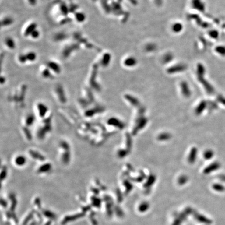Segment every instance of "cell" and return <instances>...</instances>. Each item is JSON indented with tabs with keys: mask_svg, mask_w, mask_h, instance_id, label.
Segmentation results:
<instances>
[{
	"mask_svg": "<svg viewBox=\"0 0 225 225\" xmlns=\"http://www.w3.org/2000/svg\"><path fill=\"white\" fill-rule=\"evenodd\" d=\"M218 166H217V164H213V165H212L211 166H209L208 168H207V169H206V170H205V171H207V173H209V172H210V171H212L213 170H214V169H216V168H218Z\"/></svg>",
	"mask_w": 225,
	"mask_h": 225,
	"instance_id": "8fae6325",
	"label": "cell"
},
{
	"mask_svg": "<svg viewBox=\"0 0 225 225\" xmlns=\"http://www.w3.org/2000/svg\"><path fill=\"white\" fill-rule=\"evenodd\" d=\"M85 15L84 14L79 12L76 14V19L78 22H83L85 19Z\"/></svg>",
	"mask_w": 225,
	"mask_h": 225,
	"instance_id": "52a82bcc",
	"label": "cell"
},
{
	"mask_svg": "<svg viewBox=\"0 0 225 225\" xmlns=\"http://www.w3.org/2000/svg\"><path fill=\"white\" fill-rule=\"evenodd\" d=\"M18 60L21 63H25L27 61L26 55H20V56H19V58H18Z\"/></svg>",
	"mask_w": 225,
	"mask_h": 225,
	"instance_id": "7c38bea8",
	"label": "cell"
},
{
	"mask_svg": "<svg viewBox=\"0 0 225 225\" xmlns=\"http://www.w3.org/2000/svg\"><path fill=\"white\" fill-rule=\"evenodd\" d=\"M37 25L36 23H31L30 25L28 26L27 27V28L26 29L24 33V34L25 36H30V34L34 31L35 30H36Z\"/></svg>",
	"mask_w": 225,
	"mask_h": 225,
	"instance_id": "3957f363",
	"label": "cell"
},
{
	"mask_svg": "<svg viewBox=\"0 0 225 225\" xmlns=\"http://www.w3.org/2000/svg\"><path fill=\"white\" fill-rule=\"evenodd\" d=\"M196 149H195V148L193 149L191 151V152L190 153V155L189 156V162L192 163L194 162H195V157H196Z\"/></svg>",
	"mask_w": 225,
	"mask_h": 225,
	"instance_id": "8992f818",
	"label": "cell"
},
{
	"mask_svg": "<svg viewBox=\"0 0 225 225\" xmlns=\"http://www.w3.org/2000/svg\"><path fill=\"white\" fill-rule=\"evenodd\" d=\"M28 1L32 5H34V4L36 3V0H28Z\"/></svg>",
	"mask_w": 225,
	"mask_h": 225,
	"instance_id": "9a60e30c",
	"label": "cell"
},
{
	"mask_svg": "<svg viewBox=\"0 0 225 225\" xmlns=\"http://www.w3.org/2000/svg\"><path fill=\"white\" fill-rule=\"evenodd\" d=\"M26 58H27V61H29L30 62L34 61L36 60L37 55L36 53L33 52H30L28 53L26 55Z\"/></svg>",
	"mask_w": 225,
	"mask_h": 225,
	"instance_id": "5b68a950",
	"label": "cell"
},
{
	"mask_svg": "<svg viewBox=\"0 0 225 225\" xmlns=\"http://www.w3.org/2000/svg\"><path fill=\"white\" fill-rule=\"evenodd\" d=\"M40 36V33L39 32V31L37 30H35L31 34H30V36L33 38V39H37Z\"/></svg>",
	"mask_w": 225,
	"mask_h": 225,
	"instance_id": "9c48e42d",
	"label": "cell"
},
{
	"mask_svg": "<svg viewBox=\"0 0 225 225\" xmlns=\"http://www.w3.org/2000/svg\"><path fill=\"white\" fill-rule=\"evenodd\" d=\"M6 45L9 49H14L15 47V43L14 41L11 38H7L5 40Z\"/></svg>",
	"mask_w": 225,
	"mask_h": 225,
	"instance_id": "277c9868",
	"label": "cell"
},
{
	"mask_svg": "<svg viewBox=\"0 0 225 225\" xmlns=\"http://www.w3.org/2000/svg\"><path fill=\"white\" fill-rule=\"evenodd\" d=\"M212 154V152L211 151H209L205 152L204 156H205V158L206 159H210L211 157L213 155Z\"/></svg>",
	"mask_w": 225,
	"mask_h": 225,
	"instance_id": "4fadbf2b",
	"label": "cell"
},
{
	"mask_svg": "<svg viewBox=\"0 0 225 225\" xmlns=\"http://www.w3.org/2000/svg\"><path fill=\"white\" fill-rule=\"evenodd\" d=\"M14 162L15 164L17 166H23L26 164V160L23 155H18L15 157Z\"/></svg>",
	"mask_w": 225,
	"mask_h": 225,
	"instance_id": "6da1fadb",
	"label": "cell"
},
{
	"mask_svg": "<svg viewBox=\"0 0 225 225\" xmlns=\"http://www.w3.org/2000/svg\"><path fill=\"white\" fill-rule=\"evenodd\" d=\"M47 65L51 69L53 70V72L56 74H59L61 72V68H60V66L55 62H50L47 64Z\"/></svg>",
	"mask_w": 225,
	"mask_h": 225,
	"instance_id": "7a4b0ae2",
	"label": "cell"
},
{
	"mask_svg": "<svg viewBox=\"0 0 225 225\" xmlns=\"http://www.w3.org/2000/svg\"><path fill=\"white\" fill-rule=\"evenodd\" d=\"M13 23V20L10 18H6L1 22L2 26H9Z\"/></svg>",
	"mask_w": 225,
	"mask_h": 225,
	"instance_id": "ba28073f",
	"label": "cell"
},
{
	"mask_svg": "<svg viewBox=\"0 0 225 225\" xmlns=\"http://www.w3.org/2000/svg\"><path fill=\"white\" fill-rule=\"evenodd\" d=\"M169 137H170V135H169V134L164 133V134H162V135H160L159 139L160 140H167V139H169Z\"/></svg>",
	"mask_w": 225,
	"mask_h": 225,
	"instance_id": "30bf717a",
	"label": "cell"
},
{
	"mask_svg": "<svg viewBox=\"0 0 225 225\" xmlns=\"http://www.w3.org/2000/svg\"><path fill=\"white\" fill-rule=\"evenodd\" d=\"M42 74H43V76L45 77H48L49 76H50V72H49V70H46V69H45L43 71Z\"/></svg>",
	"mask_w": 225,
	"mask_h": 225,
	"instance_id": "5bb4252c",
	"label": "cell"
}]
</instances>
